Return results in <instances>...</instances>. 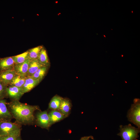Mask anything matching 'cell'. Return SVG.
<instances>
[{"label":"cell","mask_w":140,"mask_h":140,"mask_svg":"<svg viewBox=\"0 0 140 140\" xmlns=\"http://www.w3.org/2000/svg\"><path fill=\"white\" fill-rule=\"evenodd\" d=\"M8 109L12 116L19 124H33L34 122V112L40 110L37 106H32L22 103L19 101H12L8 104Z\"/></svg>","instance_id":"cell-1"},{"label":"cell","mask_w":140,"mask_h":140,"mask_svg":"<svg viewBox=\"0 0 140 140\" xmlns=\"http://www.w3.org/2000/svg\"><path fill=\"white\" fill-rule=\"evenodd\" d=\"M120 132L117 135L122 140H137L140 132V128L133 126L130 124L127 125L120 126Z\"/></svg>","instance_id":"cell-2"},{"label":"cell","mask_w":140,"mask_h":140,"mask_svg":"<svg viewBox=\"0 0 140 140\" xmlns=\"http://www.w3.org/2000/svg\"><path fill=\"white\" fill-rule=\"evenodd\" d=\"M127 115L128 120L140 128V100L135 99Z\"/></svg>","instance_id":"cell-3"},{"label":"cell","mask_w":140,"mask_h":140,"mask_svg":"<svg viewBox=\"0 0 140 140\" xmlns=\"http://www.w3.org/2000/svg\"><path fill=\"white\" fill-rule=\"evenodd\" d=\"M21 130L19 124L10 121H0V136L6 135Z\"/></svg>","instance_id":"cell-4"},{"label":"cell","mask_w":140,"mask_h":140,"mask_svg":"<svg viewBox=\"0 0 140 140\" xmlns=\"http://www.w3.org/2000/svg\"><path fill=\"white\" fill-rule=\"evenodd\" d=\"M6 96L8 97L12 101H19L24 93L22 87L9 85L6 89Z\"/></svg>","instance_id":"cell-5"},{"label":"cell","mask_w":140,"mask_h":140,"mask_svg":"<svg viewBox=\"0 0 140 140\" xmlns=\"http://www.w3.org/2000/svg\"><path fill=\"white\" fill-rule=\"evenodd\" d=\"M36 116L37 124L42 128L48 129L51 125L47 111H40L37 113Z\"/></svg>","instance_id":"cell-6"},{"label":"cell","mask_w":140,"mask_h":140,"mask_svg":"<svg viewBox=\"0 0 140 140\" xmlns=\"http://www.w3.org/2000/svg\"><path fill=\"white\" fill-rule=\"evenodd\" d=\"M30 62V60L27 59L23 63L15 64L13 70L17 74L23 77H27Z\"/></svg>","instance_id":"cell-7"},{"label":"cell","mask_w":140,"mask_h":140,"mask_svg":"<svg viewBox=\"0 0 140 140\" xmlns=\"http://www.w3.org/2000/svg\"><path fill=\"white\" fill-rule=\"evenodd\" d=\"M6 104L5 100L0 99V121H10L13 118Z\"/></svg>","instance_id":"cell-8"},{"label":"cell","mask_w":140,"mask_h":140,"mask_svg":"<svg viewBox=\"0 0 140 140\" xmlns=\"http://www.w3.org/2000/svg\"><path fill=\"white\" fill-rule=\"evenodd\" d=\"M17 74L14 70L0 71V82L7 86Z\"/></svg>","instance_id":"cell-9"},{"label":"cell","mask_w":140,"mask_h":140,"mask_svg":"<svg viewBox=\"0 0 140 140\" xmlns=\"http://www.w3.org/2000/svg\"><path fill=\"white\" fill-rule=\"evenodd\" d=\"M15 64L11 57L0 58V71L13 70Z\"/></svg>","instance_id":"cell-10"},{"label":"cell","mask_w":140,"mask_h":140,"mask_svg":"<svg viewBox=\"0 0 140 140\" xmlns=\"http://www.w3.org/2000/svg\"><path fill=\"white\" fill-rule=\"evenodd\" d=\"M71 107L72 104L70 101L68 99L63 98L58 110L66 117L70 114Z\"/></svg>","instance_id":"cell-11"},{"label":"cell","mask_w":140,"mask_h":140,"mask_svg":"<svg viewBox=\"0 0 140 140\" xmlns=\"http://www.w3.org/2000/svg\"><path fill=\"white\" fill-rule=\"evenodd\" d=\"M40 82L39 81L34 80L31 76L27 77L22 87L24 93L30 91Z\"/></svg>","instance_id":"cell-12"},{"label":"cell","mask_w":140,"mask_h":140,"mask_svg":"<svg viewBox=\"0 0 140 140\" xmlns=\"http://www.w3.org/2000/svg\"><path fill=\"white\" fill-rule=\"evenodd\" d=\"M48 115L51 125L66 118L58 110H52Z\"/></svg>","instance_id":"cell-13"},{"label":"cell","mask_w":140,"mask_h":140,"mask_svg":"<svg viewBox=\"0 0 140 140\" xmlns=\"http://www.w3.org/2000/svg\"><path fill=\"white\" fill-rule=\"evenodd\" d=\"M37 59L42 66L48 67L50 66V62L46 51L43 47L40 52Z\"/></svg>","instance_id":"cell-14"},{"label":"cell","mask_w":140,"mask_h":140,"mask_svg":"<svg viewBox=\"0 0 140 140\" xmlns=\"http://www.w3.org/2000/svg\"><path fill=\"white\" fill-rule=\"evenodd\" d=\"M63 98L56 95L51 99L49 104V108L52 110H58L60 108Z\"/></svg>","instance_id":"cell-15"},{"label":"cell","mask_w":140,"mask_h":140,"mask_svg":"<svg viewBox=\"0 0 140 140\" xmlns=\"http://www.w3.org/2000/svg\"><path fill=\"white\" fill-rule=\"evenodd\" d=\"M43 66L39 63L37 59L30 61L29 65L28 76H31L39 68Z\"/></svg>","instance_id":"cell-16"},{"label":"cell","mask_w":140,"mask_h":140,"mask_svg":"<svg viewBox=\"0 0 140 140\" xmlns=\"http://www.w3.org/2000/svg\"><path fill=\"white\" fill-rule=\"evenodd\" d=\"M43 47L42 46H39L28 50L27 59L30 61L37 59L40 52Z\"/></svg>","instance_id":"cell-17"},{"label":"cell","mask_w":140,"mask_h":140,"mask_svg":"<svg viewBox=\"0 0 140 140\" xmlns=\"http://www.w3.org/2000/svg\"><path fill=\"white\" fill-rule=\"evenodd\" d=\"M48 67L43 66L39 68L31 77L40 82L46 73Z\"/></svg>","instance_id":"cell-18"},{"label":"cell","mask_w":140,"mask_h":140,"mask_svg":"<svg viewBox=\"0 0 140 140\" xmlns=\"http://www.w3.org/2000/svg\"><path fill=\"white\" fill-rule=\"evenodd\" d=\"M26 77H23L17 74L13 79L9 85L22 87Z\"/></svg>","instance_id":"cell-19"},{"label":"cell","mask_w":140,"mask_h":140,"mask_svg":"<svg viewBox=\"0 0 140 140\" xmlns=\"http://www.w3.org/2000/svg\"><path fill=\"white\" fill-rule=\"evenodd\" d=\"M20 134V130L6 135L0 136V140H22Z\"/></svg>","instance_id":"cell-20"},{"label":"cell","mask_w":140,"mask_h":140,"mask_svg":"<svg viewBox=\"0 0 140 140\" xmlns=\"http://www.w3.org/2000/svg\"><path fill=\"white\" fill-rule=\"evenodd\" d=\"M28 53V51H27L20 54L11 57L15 64L23 63L27 59Z\"/></svg>","instance_id":"cell-21"},{"label":"cell","mask_w":140,"mask_h":140,"mask_svg":"<svg viewBox=\"0 0 140 140\" xmlns=\"http://www.w3.org/2000/svg\"><path fill=\"white\" fill-rule=\"evenodd\" d=\"M7 87L0 82V99H3L6 96V89Z\"/></svg>","instance_id":"cell-22"},{"label":"cell","mask_w":140,"mask_h":140,"mask_svg":"<svg viewBox=\"0 0 140 140\" xmlns=\"http://www.w3.org/2000/svg\"><path fill=\"white\" fill-rule=\"evenodd\" d=\"M90 139H93V137L92 136H84L81 137L80 140H89Z\"/></svg>","instance_id":"cell-23"},{"label":"cell","mask_w":140,"mask_h":140,"mask_svg":"<svg viewBox=\"0 0 140 140\" xmlns=\"http://www.w3.org/2000/svg\"></svg>","instance_id":"cell-24"}]
</instances>
